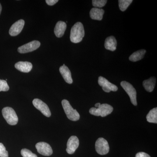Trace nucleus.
Instances as JSON below:
<instances>
[{
  "label": "nucleus",
  "mask_w": 157,
  "mask_h": 157,
  "mask_svg": "<svg viewBox=\"0 0 157 157\" xmlns=\"http://www.w3.org/2000/svg\"><path fill=\"white\" fill-rule=\"evenodd\" d=\"M84 35L85 31L83 25L80 22H76L71 29L70 40L73 43H79L82 40Z\"/></svg>",
  "instance_id": "obj_1"
},
{
  "label": "nucleus",
  "mask_w": 157,
  "mask_h": 157,
  "mask_svg": "<svg viewBox=\"0 0 157 157\" xmlns=\"http://www.w3.org/2000/svg\"><path fill=\"white\" fill-rule=\"evenodd\" d=\"M113 111V108L111 105L108 104H101L98 108L92 107L90 109V113L96 116L105 117L110 114Z\"/></svg>",
  "instance_id": "obj_2"
},
{
  "label": "nucleus",
  "mask_w": 157,
  "mask_h": 157,
  "mask_svg": "<svg viewBox=\"0 0 157 157\" xmlns=\"http://www.w3.org/2000/svg\"><path fill=\"white\" fill-rule=\"evenodd\" d=\"M62 104L67 117L69 119L74 121L79 119L80 115L79 113L76 109H73L67 100H63L62 101Z\"/></svg>",
  "instance_id": "obj_3"
},
{
  "label": "nucleus",
  "mask_w": 157,
  "mask_h": 157,
  "mask_svg": "<svg viewBox=\"0 0 157 157\" xmlns=\"http://www.w3.org/2000/svg\"><path fill=\"white\" fill-rule=\"evenodd\" d=\"M3 117L7 122L11 125H15L18 122V117L13 108L6 107L2 110Z\"/></svg>",
  "instance_id": "obj_4"
},
{
  "label": "nucleus",
  "mask_w": 157,
  "mask_h": 157,
  "mask_svg": "<svg viewBox=\"0 0 157 157\" xmlns=\"http://www.w3.org/2000/svg\"><path fill=\"white\" fill-rule=\"evenodd\" d=\"M121 85L126 92L128 95L132 104L135 106H137V92L135 88L133 87L131 83L126 81H122Z\"/></svg>",
  "instance_id": "obj_5"
},
{
  "label": "nucleus",
  "mask_w": 157,
  "mask_h": 157,
  "mask_svg": "<svg viewBox=\"0 0 157 157\" xmlns=\"http://www.w3.org/2000/svg\"><path fill=\"white\" fill-rule=\"evenodd\" d=\"M96 151L101 155L107 154L109 151V144L107 140L104 138L100 137L98 138L95 143Z\"/></svg>",
  "instance_id": "obj_6"
},
{
  "label": "nucleus",
  "mask_w": 157,
  "mask_h": 157,
  "mask_svg": "<svg viewBox=\"0 0 157 157\" xmlns=\"http://www.w3.org/2000/svg\"><path fill=\"white\" fill-rule=\"evenodd\" d=\"M40 45L41 43L39 41L35 40L18 47L17 51L21 54L28 53L36 50L40 47Z\"/></svg>",
  "instance_id": "obj_7"
},
{
  "label": "nucleus",
  "mask_w": 157,
  "mask_h": 157,
  "mask_svg": "<svg viewBox=\"0 0 157 157\" xmlns=\"http://www.w3.org/2000/svg\"><path fill=\"white\" fill-rule=\"evenodd\" d=\"M98 84L102 87V89L106 93L110 91L115 92L118 90V88L115 85L109 82L106 78L103 76H100L98 78Z\"/></svg>",
  "instance_id": "obj_8"
},
{
  "label": "nucleus",
  "mask_w": 157,
  "mask_h": 157,
  "mask_svg": "<svg viewBox=\"0 0 157 157\" xmlns=\"http://www.w3.org/2000/svg\"><path fill=\"white\" fill-rule=\"evenodd\" d=\"M33 103L34 107L41 111L43 115L47 117H50L51 113L47 104L39 99H34Z\"/></svg>",
  "instance_id": "obj_9"
},
{
  "label": "nucleus",
  "mask_w": 157,
  "mask_h": 157,
  "mask_svg": "<svg viewBox=\"0 0 157 157\" xmlns=\"http://www.w3.org/2000/svg\"><path fill=\"white\" fill-rule=\"evenodd\" d=\"M37 151L42 155L49 156L52 155L53 151L48 144L44 142H39L36 145Z\"/></svg>",
  "instance_id": "obj_10"
},
{
  "label": "nucleus",
  "mask_w": 157,
  "mask_h": 157,
  "mask_svg": "<svg viewBox=\"0 0 157 157\" xmlns=\"http://www.w3.org/2000/svg\"><path fill=\"white\" fill-rule=\"evenodd\" d=\"M79 145V140L76 136H72L69 138L67 143V152L69 154H73L75 152Z\"/></svg>",
  "instance_id": "obj_11"
},
{
  "label": "nucleus",
  "mask_w": 157,
  "mask_h": 157,
  "mask_svg": "<svg viewBox=\"0 0 157 157\" xmlns=\"http://www.w3.org/2000/svg\"><path fill=\"white\" fill-rule=\"evenodd\" d=\"M25 25V21L20 19L13 24L9 30V34L11 36H15L20 33Z\"/></svg>",
  "instance_id": "obj_12"
},
{
  "label": "nucleus",
  "mask_w": 157,
  "mask_h": 157,
  "mask_svg": "<svg viewBox=\"0 0 157 157\" xmlns=\"http://www.w3.org/2000/svg\"><path fill=\"white\" fill-rule=\"evenodd\" d=\"M15 68L23 73H29L33 68V64L29 62H17L14 65Z\"/></svg>",
  "instance_id": "obj_13"
},
{
  "label": "nucleus",
  "mask_w": 157,
  "mask_h": 157,
  "mask_svg": "<svg viewBox=\"0 0 157 157\" xmlns=\"http://www.w3.org/2000/svg\"><path fill=\"white\" fill-rule=\"evenodd\" d=\"M59 72L67 83L69 84H72L73 83L71 72L67 67L63 64L59 68Z\"/></svg>",
  "instance_id": "obj_14"
},
{
  "label": "nucleus",
  "mask_w": 157,
  "mask_h": 157,
  "mask_svg": "<svg viewBox=\"0 0 157 157\" xmlns=\"http://www.w3.org/2000/svg\"><path fill=\"white\" fill-rule=\"evenodd\" d=\"M104 46L107 50L114 51L117 48V41L113 36H110L107 37L104 43Z\"/></svg>",
  "instance_id": "obj_15"
},
{
  "label": "nucleus",
  "mask_w": 157,
  "mask_h": 157,
  "mask_svg": "<svg viewBox=\"0 0 157 157\" xmlns=\"http://www.w3.org/2000/svg\"><path fill=\"white\" fill-rule=\"evenodd\" d=\"M67 29L66 23L62 21H59L57 23L54 29V33L58 38H61L63 36Z\"/></svg>",
  "instance_id": "obj_16"
},
{
  "label": "nucleus",
  "mask_w": 157,
  "mask_h": 157,
  "mask_svg": "<svg viewBox=\"0 0 157 157\" xmlns=\"http://www.w3.org/2000/svg\"><path fill=\"white\" fill-rule=\"evenodd\" d=\"M104 11L103 9L94 8L91 9L90 12V17L92 19L101 21L103 17Z\"/></svg>",
  "instance_id": "obj_17"
},
{
  "label": "nucleus",
  "mask_w": 157,
  "mask_h": 157,
  "mask_svg": "<svg viewBox=\"0 0 157 157\" xmlns=\"http://www.w3.org/2000/svg\"><path fill=\"white\" fill-rule=\"evenodd\" d=\"M156 83V78L151 77L143 82V86L147 91L151 92L154 89Z\"/></svg>",
  "instance_id": "obj_18"
},
{
  "label": "nucleus",
  "mask_w": 157,
  "mask_h": 157,
  "mask_svg": "<svg viewBox=\"0 0 157 157\" xmlns=\"http://www.w3.org/2000/svg\"><path fill=\"white\" fill-rule=\"evenodd\" d=\"M146 51L144 49L137 51L134 52L129 57V60L132 62H137L142 59L146 53Z\"/></svg>",
  "instance_id": "obj_19"
},
{
  "label": "nucleus",
  "mask_w": 157,
  "mask_h": 157,
  "mask_svg": "<svg viewBox=\"0 0 157 157\" xmlns=\"http://www.w3.org/2000/svg\"><path fill=\"white\" fill-rule=\"evenodd\" d=\"M147 120L149 123H157V108H153L148 113L146 117Z\"/></svg>",
  "instance_id": "obj_20"
},
{
  "label": "nucleus",
  "mask_w": 157,
  "mask_h": 157,
  "mask_svg": "<svg viewBox=\"0 0 157 157\" xmlns=\"http://www.w3.org/2000/svg\"><path fill=\"white\" fill-rule=\"evenodd\" d=\"M119 6L121 11H125L129 6L132 4V0H119L118 1Z\"/></svg>",
  "instance_id": "obj_21"
},
{
  "label": "nucleus",
  "mask_w": 157,
  "mask_h": 157,
  "mask_svg": "<svg viewBox=\"0 0 157 157\" xmlns=\"http://www.w3.org/2000/svg\"><path fill=\"white\" fill-rule=\"evenodd\" d=\"M106 0H93L92 1L93 6L95 8H102L107 4Z\"/></svg>",
  "instance_id": "obj_22"
},
{
  "label": "nucleus",
  "mask_w": 157,
  "mask_h": 157,
  "mask_svg": "<svg viewBox=\"0 0 157 157\" xmlns=\"http://www.w3.org/2000/svg\"><path fill=\"white\" fill-rule=\"evenodd\" d=\"M21 153L23 157H38L36 155L33 153L31 151L27 149H22L21 151Z\"/></svg>",
  "instance_id": "obj_23"
},
{
  "label": "nucleus",
  "mask_w": 157,
  "mask_h": 157,
  "mask_svg": "<svg viewBox=\"0 0 157 157\" xmlns=\"http://www.w3.org/2000/svg\"><path fill=\"white\" fill-rule=\"evenodd\" d=\"M9 90V87L7 81L0 79V92L8 91Z\"/></svg>",
  "instance_id": "obj_24"
},
{
  "label": "nucleus",
  "mask_w": 157,
  "mask_h": 157,
  "mask_svg": "<svg viewBox=\"0 0 157 157\" xmlns=\"http://www.w3.org/2000/svg\"><path fill=\"white\" fill-rule=\"evenodd\" d=\"M0 157H9L8 151L2 143H0Z\"/></svg>",
  "instance_id": "obj_25"
},
{
  "label": "nucleus",
  "mask_w": 157,
  "mask_h": 157,
  "mask_svg": "<svg viewBox=\"0 0 157 157\" xmlns=\"http://www.w3.org/2000/svg\"><path fill=\"white\" fill-rule=\"evenodd\" d=\"M135 157H151L149 155L143 152L137 153Z\"/></svg>",
  "instance_id": "obj_26"
},
{
  "label": "nucleus",
  "mask_w": 157,
  "mask_h": 157,
  "mask_svg": "<svg viewBox=\"0 0 157 157\" xmlns=\"http://www.w3.org/2000/svg\"><path fill=\"white\" fill-rule=\"evenodd\" d=\"M59 2L58 0H46L45 2L48 6H52Z\"/></svg>",
  "instance_id": "obj_27"
},
{
  "label": "nucleus",
  "mask_w": 157,
  "mask_h": 157,
  "mask_svg": "<svg viewBox=\"0 0 157 157\" xmlns=\"http://www.w3.org/2000/svg\"><path fill=\"white\" fill-rule=\"evenodd\" d=\"M101 105V104H100V103H97V104H96L95 105V108H98V107H99V106H100V105Z\"/></svg>",
  "instance_id": "obj_28"
},
{
  "label": "nucleus",
  "mask_w": 157,
  "mask_h": 157,
  "mask_svg": "<svg viewBox=\"0 0 157 157\" xmlns=\"http://www.w3.org/2000/svg\"><path fill=\"white\" fill-rule=\"evenodd\" d=\"M2 10V6H1V4H0V14H1V12Z\"/></svg>",
  "instance_id": "obj_29"
}]
</instances>
